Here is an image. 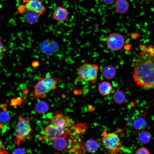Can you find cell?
I'll return each mask as SVG.
<instances>
[{
    "label": "cell",
    "instance_id": "ba28073f",
    "mask_svg": "<svg viewBox=\"0 0 154 154\" xmlns=\"http://www.w3.org/2000/svg\"><path fill=\"white\" fill-rule=\"evenodd\" d=\"M59 44L53 40L47 39L42 41L39 45L40 51L47 56L53 55L59 50Z\"/></svg>",
    "mask_w": 154,
    "mask_h": 154
},
{
    "label": "cell",
    "instance_id": "30bf717a",
    "mask_svg": "<svg viewBox=\"0 0 154 154\" xmlns=\"http://www.w3.org/2000/svg\"><path fill=\"white\" fill-rule=\"evenodd\" d=\"M50 92L42 82L39 79L38 82L34 86L33 96L35 99L44 98Z\"/></svg>",
    "mask_w": 154,
    "mask_h": 154
},
{
    "label": "cell",
    "instance_id": "484cf974",
    "mask_svg": "<svg viewBox=\"0 0 154 154\" xmlns=\"http://www.w3.org/2000/svg\"><path fill=\"white\" fill-rule=\"evenodd\" d=\"M4 46L0 38V56L2 55L5 51Z\"/></svg>",
    "mask_w": 154,
    "mask_h": 154
},
{
    "label": "cell",
    "instance_id": "7c38bea8",
    "mask_svg": "<svg viewBox=\"0 0 154 154\" xmlns=\"http://www.w3.org/2000/svg\"><path fill=\"white\" fill-rule=\"evenodd\" d=\"M53 15L54 18L56 21H62L67 19L68 16V12L66 8L58 7L54 11Z\"/></svg>",
    "mask_w": 154,
    "mask_h": 154
},
{
    "label": "cell",
    "instance_id": "e0dca14e",
    "mask_svg": "<svg viewBox=\"0 0 154 154\" xmlns=\"http://www.w3.org/2000/svg\"><path fill=\"white\" fill-rule=\"evenodd\" d=\"M99 147L97 142L94 139H90L86 141L85 148L86 150L90 153H94L98 150Z\"/></svg>",
    "mask_w": 154,
    "mask_h": 154
},
{
    "label": "cell",
    "instance_id": "cb8c5ba5",
    "mask_svg": "<svg viewBox=\"0 0 154 154\" xmlns=\"http://www.w3.org/2000/svg\"><path fill=\"white\" fill-rule=\"evenodd\" d=\"M5 146V144L0 139V154H7V151L3 149V148Z\"/></svg>",
    "mask_w": 154,
    "mask_h": 154
},
{
    "label": "cell",
    "instance_id": "603a6c76",
    "mask_svg": "<svg viewBox=\"0 0 154 154\" xmlns=\"http://www.w3.org/2000/svg\"><path fill=\"white\" fill-rule=\"evenodd\" d=\"M136 154H149L150 153L148 149L144 147H141L138 149L136 151Z\"/></svg>",
    "mask_w": 154,
    "mask_h": 154
},
{
    "label": "cell",
    "instance_id": "2e32d148",
    "mask_svg": "<svg viewBox=\"0 0 154 154\" xmlns=\"http://www.w3.org/2000/svg\"><path fill=\"white\" fill-rule=\"evenodd\" d=\"M98 89L101 95L105 96L109 94L113 90V87L110 83L104 81L100 84Z\"/></svg>",
    "mask_w": 154,
    "mask_h": 154
},
{
    "label": "cell",
    "instance_id": "5b68a950",
    "mask_svg": "<svg viewBox=\"0 0 154 154\" xmlns=\"http://www.w3.org/2000/svg\"><path fill=\"white\" fill-rule=\"evenodd\" d=\"M98 71L97 65L84 63L80 67L78 74L81 80L95 84L97 82Z\"/></svg>",
    "mask_w": 154,
    "mask_h": 154
},
{
    "label": "cell",
    "instance_id": "9c48e42d",
    "mask_svg": "<svg viewBox=\"0 0 154 154\" xmlns=\"http://www.w3.org/2000/svg\"><path fill=\"white\" fill-rule=\"evenodd\" d=\"M25 6L28 11L35 12L39 15L43 14L46 10L45 7L40 1L28 0Z\"/></svg>",
    "mask_w": 154,
    "mask_h": 154
},
{
    "label": "cell",
    "instance_id": "ffe728a7",
    "mask_svg": "<svg viewBox=\"0 0 154 154\" xmlns=\"http://www.w3.org/2000/svg\"><path fill=\"white\" fill-rule=\"evenodd\" d=\"M39 15L36 13L29 11L25 15L26 22L29 24L35 23L38 20Z\"/></svg>",
    "mask_w": 154,
    "mask_h": 154
},
{
    "label": "cell",
    "instance_id": "9a60e30c",
    "mask_svg": "<svg viewBox=\"0 0 154 154\" xmlns=\"http://www.w3.org/2000/svg\"><path fill=\"white\" fill-rule=\"evenodd\" d=\"M116 68L113 66L108 65L103 68L102 74L103 77L106 80H110L114 78L116 74Z\"/></svg>",
    "mask_w": 154,
    "mask_h": 154
},
{
    "label": "cell",
    "instance_id": "44dd1931",
    "mask_svg": "<svg viewBox=\"0 0 154 154\" xmlns=\"http://www.w3.org/2000/svg\"><path fill=\"white\" fill-rule=\"evenodd\" d=\"M49 106L48 104L42 101H38L36 104L35 109L36 112L39 114L46 113L48 111Z\"/></svg>",
    "mask_w": 154,
    "mask_h": 154
},
{
    "label": "cell",
    "instance_id": "8992f818",
    "mask_svg": "<svg viewBox=\"0 0 154 154\" xmlns=\"http://www.w3.org/2000/svg\"><path fill=\"white\" fill-rule=\"evenodd\" d=\"M72 129L53 141V146L55 149L58 151H63L68 148V146H70L73 142L76 135L74 133H72Z\"/></svg>",
    "mask_w": 154,
    "mask_h": 154
},
{
    "label": "cell",
    "instance_id": "4fadbf2b",
    "mask_svg": "<svg viewBox=\"0 0 154 154\" xmlns=\"http://www.w3.org/2000/svg\"><path fill=\"white\" fill-rule=\"evenodd\" d=\"M39 79L42 82L46 88L50 91L56 88L59 78H54L49 76H42L40 77Z\"/></svg>",
    "mask_w": 154,
    "mask_h": 154
},
{
    "label": "cell",
    "instance_id": "277c9868",
    "mask_svg": "<svg viewBox=\"0 0 154 154\" xmlns=\"http://www.w3.org/2000/svg\"><path fill=\"white\" fill-rule=\"evenodd\" d=\"M101 141L104 147L112 153H122V145L118 135L114 132L103 131Z\"/></svg>",
    "mask_w": 154,
    "mask_h": 154
},
{
    "label": "cell",
    "instance_id": "d6986e66",
    "mask_svg": "<svg viewBox=\"0 0 154 154\" xmlns=\"http://www.w3.org/2000/svg\"><path fill=\"white\" fill-rule=\"evenodd\" d=\"M113 98L114 101L116 104H121L125 101L126 96L123 91L118 90L114 93Z\"/></svg>",
    "mask_w": 154,
    "mask_h": 154
},
{
    "label": "cell",
    "instance_id": "f1b7e54d",
    "mask_svg": "<svg viewBox=\"0 0 154 154\" xmlns=\"http://www.w3.org/2000/svg\"><path fill=\"white\" fill-rule=\"evenodd\" d=\"M147 1H154V0H145Z\"/></svg>",
    "mask_w": 154,
    "mask_h": 154
},
{
    "label": "cell",
    "instance_id": "83f0119b",
    "mask_svg": "<svg viewBox=\"0 0 154 154\" xmlns=\"http://www.w3.org/2000/svg\"><path fill=\"white\" fill-rule=\"evenodd\" d=\"M39 65V62L37 60L34 61L32 63V66L34 68H36Z\"/></svg>",
    "mask_w": 154,
    "mask_h": 154
},
{
    "label": "cell",
    "instance_id": "ac0fdd59",
    "mask_svg": "<svg viewBox=\"0 0 154 154\" xmlns=\"http://www.w3.org/2000/svg\"><path fill=\"white\" fill-rule=\"evenodd\" d=\"M152 138L151 133L148 131L145 130L140 132L138 135V139L141 143L147 144L149 143Z\"/></svg>",
    "mask_w": 154,
    "mask_h": 154
},
{
    "label": "cell",
    "instance_id": "6da1fadb",
    "mask_svg": "<svg viewBox=\"0 0 154 154\" xmlns=\"http://www.w3.org/2000/svg\"><path fill=\"white\" fill-rule=\"evenodd\" d=\"M140 51L134 62L133 79L139 86L146 89L154 88V46H139Z\"/></svg>",
    "mask_w": 154,
    "mask_h": 154
},
{
    "label": "cell",
    "instance_id": "5bb4252c",
    "mask_svg": "<svg viewBox=\"0 0 154 154\" xmlns=\"http://www.w3.org/2000/svg\"><path fill=\"white\" fill-rule=\"evenodd\" d=\"M115 9L119 14H123L128 11L129 4L127 0H115Z\"/></svg>",
    "mask_w": 154,
    "mask_h": 154
},
{
    "label": "cell",
    "instance_id": "7402d4cb",
    "mask_svg": "<svg viewBox=\"0 0 154 154\" xmlns=\"http://www.w3.org/2000/svg\"><path fill=\"white\" fill-rule=\"evenodd\" d=\"M147 123L145 119L143 118H140L135 120L134 122V126L136 129H140L145 127Z\"/></svg>",
    "mask_w": 154,
    "mask_h": 154
},
{
    "label": "cell",
    "instance_id": "7a4b0ae2",
    "mask_svg": "<svg viewBox=\"0 0 154 154\" xmlns=\"http://www.w3.org/2000/svg\"><path fill=\"white\" fill-rule=\"evenodd\" d=\"M73 125V122L70 117L62 113L57 112L51 117L39 139L47 142L53 141L70 131Z\"/></svg>",
    "mask_w": 154,
    "mask_h": 154
},
{
    "label": "cell",
    "instance_id": "8fae6325",
    "mask_svg": "<svg viewBox=\"0 0 154 154\" xmlns=\"http://www.w3.org/2000/svg\"><path fill=\"white\" fill-rule=\"evenodd\" d=\"M2 110L0 112V129H3L4 126L8 124L11 120V116L7 108V104L1 105Z\"/></svg>",
    "mask_w": 154,
    "mask_h": 154
},
{
    "label": "cell",
    "instance_id": "f546056e",
    "mask_svg": "<svg viewBox=\"0 0 154 154\" xmlns=\"http://www.w3.org/2000/svg\"><path fill=\"white\" fill-rule=\"evenodd\" d=\"M37 0L40 1L41 0Z\"/></svg>",
    "mask_w": 154,
    "mask_h": 154
},
{
    "label": "cell",
    "instance_id": "3957f363",
    "mask_svg": "<svg viewBox=\"0 0 154 154\" xmlns=\"http://www.w3.org/2000/svg\"><path fill=\"white\" fill-rule=\"evenodd\" d=\"M33 131L30 119L19 115L15 127L14 143L19 145L21 142L26 141Z\"/></svg>",
    "mask_w": 154,
    "mask_h": 154
},
{
    "label": "cell",
    "instance_id": "4316f807",
    "mask_svg": "<svg viewBox=\"0 0 154 154\" xmlns=\"http://www.w3.org/2000/svg\"><path fill=\"white\" fill-rule=\"evenodd\" d=\"M104 4L106 5H110L112 4L115 0H101Z\"/></svg>",
    "mask_w": 154,
    "mask_h": 154
},
{
    "label": "cell",
    "instance_id": "d4e9b609",
    "mask_svg": "<svg viewBox=\"0 0 154 154\" xmlns=\"http://www.w3.org/2000/svg\"><path fill=\"white\" fill-rule=\"evenodd\" d=\"M12 154H25L26 151L21 148H17L14 150L12 153Z\"/></svg>",
    "mask_w": 154,
    "mask_h": 154
},
{
    "label": "cell",
    "instance_id": "52a82bcc",
    "mask_svg": "<svg viewBox=\"0 0 154 154\" xmlns=\"http://www.w3.org/2000/svg\"><path fill=\"white\" fill-rule=\"evenodd\" d=\"M125 42V38L122 35L118 33H114L108 37L106 44L110 50L117 51L122 48Z\"/></svg>",
    "mask_w": 154,
    "mask_h": 154
}]
</instances>
